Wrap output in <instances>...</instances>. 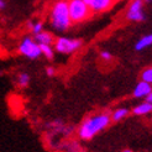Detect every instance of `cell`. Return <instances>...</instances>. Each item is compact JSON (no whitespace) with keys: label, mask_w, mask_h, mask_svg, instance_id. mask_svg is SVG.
Returning a JSON list of instances; mask_svg holds the SVG:
<instances>
[{"label":"cell","mask_w":152,"mask_h":152,"mask_svg":"<svg viewBox=\"0 0 152 152\" xmlns=\"http://www.w3.org/2000/svg\"><path fill=\"white\" fill-rule=\"evenodd\" d=\"M30 83V75L25 72H22L20 74H18L16 77V84L19 88H26Z\"/></svg>","instance_id":"13"},{"label":"cell","mask_w":152,"mask_h":152,"mask_svg":"<svg viewBox=\"0 0 152 152\" xmlns=\"http://www.w3.org/2000/svg\"><path fill=\"white\" fill-rule=\"evenodd\" d=\"M55 73H56V69L53 67H47L46 68V74L48 75V77H52V75H55Z\"/></svg>","instance_id":"18"},{"label":"cell","mask_w":152,"mask_h":152,"mask_svg":"<svg viewBox=\"0 0 152 152\" xmlns=\"http://www.w3.org/2000/svg\"><path fill=\"white\" fill-rule=\"evenodd\" d=\"M141 79L143 82L148 83V84H152V67L143 69V72L141 74Z\"/></svg>","instance_id":"16"},{"label":"cell","mask_w":152,"mask_h":152,"mask_svg":"<svg viewBox=\"0 0 152 152\" xmlns=\"http://www.w3.org/2000/svg\"><path fill=\"white\" fill-rule=\"evenodd\" d=\"M151 45H152V34H151V35H147V36H143L142 39H140L139 42L136 43L135 48L137 50V51H141V50H143V48L151 46Z\"/></svg>","instance_id":"11"},{"label":"cell","mask_w":152,"mask_h":152,"mask_svg":"<svg viewBox=\"0 0 152 152\" xmlns=\"http://www.w3.org/2000/svg\"><path fill=\"white\" fill-rule=\"evenodd\" d=\"M19 53H21L22 56H25L30 59H37L42 55L40 45L37 43L34 39H31V37H26V39H24L20 42Z\"/></svg>","instance_id":"5"},{"label":"cell","mask_w":152,"mask_h":152,"mask_svg":"<svg viewBox=\"0 0 152 152\" xmlns=\"http://www.w3.org/2000/svg\"><path fill=\"white\" fill-rule=\"evenodd\" d=\"M82 41L78 39H69V37H58L55 41V50L62 55H72L82 47Z\"/></svg>","instance_id":"4"},{"label":"cell","mask_w":152,"mask_h":152,"mask_svg":"<svg viewBox=\"0 0 152 152\" xmlns=\"http://www.w3.org/2000/svg\"><path fill=\"white\" fill-rule=\"evenodd\" d=\"M110 115L108 114H98L87 118L78 127V136L83 140H90L110 124Z\"/></svg>","instance_id":"2"},{"label":"cell","mask_w":152,"mask_h":152,"mask_svg":"<svg viewBox=\"0 0 152 152\" xmlns=\"http://www.w3.org/2000/svg\"><path fill=\"white\" fill-rule=\"evenodd\" d=\"M151 90H152L151 84H148V83L142 80V82H140L139 84L135 87V89H134V96L135 98H146L151 93Z\"/></svg>","instance_id":"8"},{"label":"cell","mask_w":152,"mask_h":152,"mask_svg":"<svg viewBox=\"0 0 152 152\" xmlns=\"http://www.w3.org/2000/svg\"><path fill=\"white\" fill-rule=\"evenodd\" d=\"M40 48H41V53L47 59H53V57H55V50H53L52 45H40Z\"/></svg>","instance_id":"14"},{"label":"cell","mask_w":152,"mask_h":152,"mask_svg":"<svg viewBox=\"0 0 152 152\" xmlns=\"http://www.w3.org/2000/svg\"><path fill=\"white\" fill-rule=\"evenodd\" d=\"M50 25L57 32H66L71 27L72 21L68 10V1L67 0H56L51 6L50 15H48Z\"/></svg>","instance_id":"1"},{"label":"cell","mask_w":152,"mask_h":152,"mask_svg":"<svg viewBox=\"0 0 152 152\" xmlns=\"http://www.w3.org/2000/svg\"><path fill=\"white\" fill-rule=\"evenodd\" d=\"M146 102H148V103H151V104H152V90H151V93L146 96Z\"/></svg>","instance_id":"19"},{"label":"cell","mask_w":152,"mask_h":152,"mask_svg":"<svg viewBox=\"0 0 152 152\" xmlns=\"http://www.w3.org/2000/svg\"><path fill=\"white\" fill-rule=\"evenodd\" d=\"M72 24H79L90 16V7L83 0H67Z\"/></svg>","instance_id":"3"},{"label":"cell","mask_w":152,"mask_h":152,"mask_svg":"<svg viewBox=\"0 0 152 152\" xmlns=\"http://www.w3.org/2000/svg\"><path fill=\"white\" fill-rule=\"evenodd\" d=\"M114 0H92L89 7L92 12H103L113 5Z\"/></svg>","instance_id":"7"},{"label":"cell","mask_w":152,"mask_h":152,"mask_svg":"<svg viewBox=\"0 0 152 152\" xmlns=\"http://www.w3.org/2000/svg\"><path fill=\"white\" fill-rule=\"evenodd\" d=\"M27 26H28L30 31H31V34L34 36L43 31V24H42V21H28Z\"/></svg>","instance_id":"12"},{"label":"cell","mask_w":152,"mask_h":152,"mask_svg":"<svg viewBox=\"0 0 152 152\" xmlns=\"http://www.w3.org/2000/svg\"><path fill=\"white\" fill-rule=\"evenodd\" d=\"M145 1H146V3H151V1H152V0H145Z\"/></svg>","instance_id":"23"},{"label":"cell","mask_w":152,"mask_h":152,"mask_svg":"<svg viewBox=\"0 0 152 152\" xmlns=\"http://www.w3.org/2000/svg\"><path fill=\"white\" fill-rule=\"evenodd\" d=\"M123 152H132L131 150H125V151H123Z\"/></svg>","instance_id":"22"},{"label":"cell","mask_w":152,"mask_h":152,"mask_svg":"<svg viewBox=\"0 0 152 152\" xmlns=\"http://www.w3.org/2000/svg\"><path fill=\"white\" fill-rule=\"evenodd\" d=\"M34 40L39 43V45H53L55 43V37L52 34H50L48 31H43L37 34L34 36Z\"/></svg>","instance_id":"9"},{"label":"cell","mask_w":152,"mask_h":152,"mask_svg":"<svg viewBox=\"0 0 152 152\" xmlns=\"http://www.w3.org/2000/svg\"><path fill=\"white\" fill-rule=\"evenodd\" d=\"M152 111V104L148 102H145L140 105H137L136 108H134L132 113L135 115H145V114H148Z\"/></svg>","instance_id":"10"},{"label":"cell","mask_w":152,"mask_h":152,"mask_svg":"<svg viewBox=\"0 0 152 152\" xmlns=\"http://www.w3.org/2000/svg\"><path fill=\"white\" fill-rule=\"evenodd\" d=\"M127 114H129V110H127L126 108L116 109L115 111L113 113L111 120H113V121H120V120H123L124 118H126V116H127Z\"/></svg>","instance_id":"15"},{"label":"cell","mask_w":152,"mask_h":152,"mask_svg":"<svg viewBox=\"0 0 152 152\" xmlns=\"http://www.w3.org/2000/svg\"><path fill=\"white\" fill-rule=\"evenodd\" d=\"M100 57H102L104 61H110V59L113 58V56L110 55V52H108V51H103V52H100Z\"/></svg>","instance_id":"17"},{"label":"cell","mask_w":152,"mask_h":152,"mask_svg":"<svg viewBox=\"0 0 152 152\" xmlns=\"http://www.w3.org/2000/svg\"><path fill=\"white\" fill-rule=\"evenodd\" d=\"M86 4H88V5H90V3H92V0H83Z\"/></svg>","instance_id":"21"},{"label":"cell","mask_w":152,"mask_h":152,"mask_svg":"<svg viewBox=\"0 0 152 152\" xmlns=\"http://www.w3.org/2000/svg\"><path fill=\"white\" fill-rule=\"evenodd\" d=\"M127 19L131 21H142L145 20V15L142 12V0H134L127 11Z\"/></svg>","instance_id":"6"},{"label":"cell","mask_w":152,"mask_h":152,"mask_svg":"<svg viewBox=\"0 0 152 152\" xmlns=\"http://www.w3.org/2000/svg\"><path fill=\"white\" fill-rule=\"evenodd\" d=\"M5 6H6V4H5L4 0H0V10H4Z\"/></svg>","instance_id":"20"}]
</instances>
